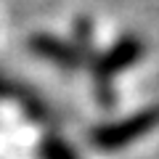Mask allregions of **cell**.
I'll return each mask as SVG.
<instances>
[{
  "label": "cell",
  "mask_w": 159,
  "mask_h": 159,
  "mask_svg": "<svg viewBox=\"0 0 159 159\" xmlns=\"http://www.w3.org/2000/svg\"><path fill=\"white\" fill-rule=\"evenodd\" d=\"M157 127H159V103H154V106H146L130 117L117 119V122L98 125L90 133V143L98 151H119V148L141 141L143 135L154 133Z\"/></svg>",
  "instance_id": "6da1fadb"
},
{
  "label": "cell",
  "mask_w": 159,
  "mask_h": 159,
  "mask_svg": "<svg viewBox=\"0 0 159 159\" xmlns=\"http://www.w3.org/2000/svg\"><path fill=\"white\" fill-rule=\"evenodd\" d=\"M146 53V45H143V40L138 34H122V37L114 43L111 48L101 53V56L93 58V72H96V85H98V96H106L111 98V90H109V80L114 74L125 72V69L135 66L141 61V56Z\"/></svg>",
  "instance_id": "7a4b0ae2"
},
{
  "label": "cell",
  "mask_w": 159,
  "mask_h": 159,
  "mask_svg": "<svg viewBox=\"0 0 159 159\" xmlns=\"http://www.w3.org/2000/svg\"><path fill=\"white\" fill-rule=\"evenodd\" d=\"M29 48H32V53L53 61L61 69H77L88 58V53L82 48H77L74 43H64V40L53 37V34H34L29 40Z\"/></svg>",
  "instance_id": "3957f363"
},
{
  "label": "cell",
  "mask_w": 159,
  "mask_h": 159,
  "mask_svg": "<svg viewBox=\"0 0 159 159\" xmlns=\"http://www.w3.org/2000/svg\"><path fill=\"white\" fill-rule=\"evenodd\" d=\"M40 159H77V151L64 138L51 135L40 143Z\"/></svg>",
  "instance_id": "277c9868"
}]
</instances>
